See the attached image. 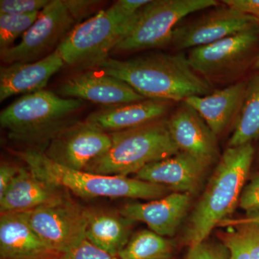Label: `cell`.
<instances>
[{"label": "cell", "mask_w": 259, "mask_h": 259, "mask_svg": "<svg viewBox=\"0 0 259 259\" xmlns=\"http://www.w3.org/2000/svg\"><path fill=\"white\" fill-rule=\"evenodd\" d=\"M167 125L180 151L193 156L208 168L219 161L217 136L188 104L181 102L167 119Z\"/></svg>", "instance_id": "obj_13"}, {"label": "cell", "mask_w": 259, "mask_h": 259, "mask_svg": "<svg viewBox=\"0 0 259 259\" xmlns=\"http://www.w3.org/2000/svg\"><path fill=\"white\" fill-rule=\"evenodd\" d=\"M185 259H231V257L222 242L207 239L190 248Z\"/></svg>", "instance_id": "obj_27"}, {"label": "cell", "mask_w": 259, "mask_h": 259, "mask_svg": "<svg viewBox=\"0 0 259 259\" xmlns=\"http://www.w3.org/2000/svg\"><path fill=\"white\" fill-rule=\"evenodd\" d=\"M175 243L151 230H142L131 237L117 255L119 259H171Z\"/></svg>", "instance_id": "obj_25"}, {"label": "cell", "mask_w": 259, "mask_h": 259, "mask_svg": "<svg viewBox=\"0 0 259 259\" xmlns=\"http://www.w3.org/2000/svg\"><path fill=\"white\" fill-rule=\"evenodd\" d=\"M238 204L248 216L259 213V172L243 187Z\"/></svg>", "instance_id": "obj_30"}, {"label": "cell", "mask_w": 259, "mask_h": 259, "mask_svg": "<svg viewBox=\"0 0 259 259\" xmlns=\"http://www.w3.org/2000/svg\"><path fill=\"white\" fill-rule=\"evenodd\" d=\"M219 4L216 0H151L135 14L113 51L135 53L168 47L184 19Z\"/></svg>", "instance_id": "obj_7"}, {"label": "cell", "mask_w": 259, "mask_h": 259, "mask_svg": "<svg viewBox=\"0 0 259 259\" xmlns=\"http://www.w3.org/2000/svg\"><path fill=\"white\" fill-rule=\"evenodd\" d=\"M25 213L35 233L59 255L86 239L88 222L84 208L71 198Z\"/></svg>", "instance_id": "obj_11"}, {"label": "cell", "mask_w": 259, "mask_h": 259, "mask_svg": "<svg viewBox=\"0 0 259 259\" xmlns=\"http://www.w3.org/2000/svg\"><path fill=\"white\" fill-rule=\"evenodd\" d=\"M79 20L67 0H52L40 12L20 44L0 51L1 61L8 65L44 59L58 49Z\"/></svg>", "instance_id": "obj_9"}, {"label": "cell", "mask_w": 259, "mask_h": 259, "mask_svg": "<svg viewBox=\"0 0 259 259\" xmlns=\"http://www.w3.org/2000/svg\"><path fill=\"white\" fill-rule=\"evenodd\" d=\"M110 135L112 144L108 151L93 160L84 171L128 177L150 163L180 152L171 139L166 118Z\"/></svg>", "instance_id": "obj_6"}, {"label": "cell", "mask_w": 259, "mask_h": 259, "mask_svg": "<svg viewBox=\"0 0 259 259\" xmlns=\"http://www.w3.org/2000/svg\"><path fill=\"white\" fill-rule=\"evenodd\" d=\"M69 191L46 182L28 168L20 171L3 197H0V214L26 212L64 202L70 198Z\"/></svg>", "instance_id": "obj_16"}, {"label": "cell", "mask_w": 259, "mask_h": 259, "mask_svg": "<svg viewBox=\"0 0 259 259\" xmlns=\"http://www.w3.org/2000/svg\"><path fill=\"white\" fill-rule=\"evenodd\" d=\"M255 26L259 24L253 17L222 3L192 20L182 22L174 30L170 46L180 52L191 50Z\"/></svg>", "instance_id": "obj_10"}, {"label": "cell", "mask_w": 259, "mask_h": 259, "mask_svg": "<svg viewBox=\"0 0 259 259\" xmlns=\"http://www.w3.org/2000/svg\"><path fill=\"white\" fill-rule=\"evenodd\" d=\"M20 168V166L13 163L2 162L0 165V197H3L11 185Z\"/></svg>", "instance_id": "obj_32"}, {"label": "cell", "mask_w": 259, "mask_h": 259, "mask_svg": "<svg viewBox=\"0 0 259 259\" xmlns=\"http://www.w3.org/2000/svg\"><path fill=\"white\" fill-rule=\"evenodd\" d=\"M97 68L125 81L146 99L181 102L212 92V85L194 71L182 51L151 53L126 60L108 58Z\"/></svg>", "instance_id": "obj_1"}, {"label": "cell", "mask_w": 259, "mask_h": 259, "mask_svg": "<svg viewBox=\"0 0 259 259\" xmlns=\"http://www.w3.org/2000/svg\"><path fill=\"white\" fill-rule=\"evenodd\" d=\"M40 12L27 15H0V51L13 47L36 21Z\"/></svg>", "instance_id": "obj_26"}, {"label": "cell", "mask_w": 259, "mask_h": 259, "mask_svg": "<svg viewBox=\"0 0 259 259\" xmlns=\"http://www.w3.org/2000/svg\"><path fill=\"white\" fill-rule=\"evenodd\" d=\"M208 167L193 156L180 151L175 156L150 163L135 178L166 187L170 191L192 195L203 182Z\"/></svg>", "instance_id": "obj_15"}, {"label": "cell", "mask_w": 259, "mask_h": 259, "mask_svg": "<svg viewBox=\"0 0 259 259\" xmlns=\"http://www.w3.org/2000/svg\"><path fill=\"white\" fill-rule=\"evenodd\" d=\"M65 65L59 51L35 62H17L0 68V102L44 90L51 76Z\"/></svg>", "instance_id": "obj_19"}, {"label": "cell", "mask_w": 259, "mask_h": 259, "mask_svg": "<svg viewBox=\"0 0 259 259\" xmlns=\"http://www.w3.org/2000/svg\"><path fill=\"white\" fill-rule=\"evenodd\" d=\"M111 144L110 134L86 120L77 121L54 136L44 153L61 166L84 171L93 160L108 151Z\"/></svg>", "instance_id": "obj_12"}, {"label": "cell", "mask_w": 259, "mask_h": 259, "mask_svg": "<svg viewBox=\"0 0 259 259\" xmlns=\"http://www.w3.org/2000/svg\"><path fill=\"white\" fill-rule=\"evenodd\" d=\"M258 163H259V153H258Z\"/></svg>", "instance_id": "obj_36"}, {"label": "cell", "mask_w": 259, "mask_h": 259, "mask_svg": "<svg viewBox=\"0 0 259 259\" xmlns=\"http://www.w3.org/2000/svg\"><path fill=\"white\" fill-rule=\"evenodd\" d=\"M86 239L100 249L117 256L131 238L134 221L124 217L120 211L87 207L84 208Z\"/></svg>", "instance_id": "obj_22"}, {"label": "cell", "mask_w": 259, "mask_h": 259, "mask_svg": "<svg viewBox=\"0 0 259 259\" xmlns=\"http://www.w3.org/2000/svg\"><path fill=\"white\" fill-rule=\"evenodd\" d=\"M64 98L79 99L104 107L146 100L127 83L105 71L85 70L65 80L57 90Z\"/></svg>", "instance_id": "obj_14"}, {"label": "cell", "mask_w": 259, "mask_h": 259, "mask_svg": "<svg viewBox=\"0 0 259 259\" xmlns=\"http://www.w3.org/2000/svg\"><path fill=\"white\" fill-rule=\"evenodd\" d=\"M59 255L35 233L29 223L26 213H1V259H40Z\"/></svg>", "instance_id": "obj_20"}, {"label": "cell", "mask_w": 259, "mask_h": 259, "mask_svg": "<svg viewBox=\"0 0 259 259\" xmlns=\"http://www.w3.org/2000/svg\"><path fill=\"white\" fill-rule=\"evenodd\" d=\"M246 86L247 79L239 80L208 95L189 97L184 102L198 112L218 137L234 120L236 122L243 105Z\"/></svg>", "instance_id": "obj_21"}, {"label": "cell", "mask_w": 259, "mask_h": 259, "mask_svg": "<svg viewBox=\"0 0 259 259\" xmlns=\"http://www.w3.org/2000/svg\"><path fill=\"white\" fill-rule=\"evenodd\" d=\"M13 153L36 176L81 198L123 197L153 200L162 198L171 192L163 186L136 178L98 175L66 168L51 161L44 151L32 148Z\"/></svg>", "instance_id": "obj_3"}, {"label": "cell", "mask_w": 259, "mask_h": 259, "mask_svg": "<svg viewBox=\"0 0 259 259\" xmlns=\"http://www.w3.org/2000/svg\"><path fill=\"white\" fill-rule=\"evenodd\" d=\"M59 259H119L105 250L95 246L88 240L76 245L72 249L59 255Z\"/></svg>", "instance_id": "obj_29"}, {"label": "cell", "mask_w": 259, "mask_h": 259, "mask_svg": "<svg viewBox=\"0 0 259 259\" xmlns=\"http://www.w3.org/2000/svg\"><path fill=\"white\" fill-rule=\"evenodd\" d=\"M192 195L173 192L146 203H130L120 209L124 217L146 223L151 231L163 237L175 236L190 209Z\"/></svg>", "instance_id": "obj_17"}, {"label": "cell", "mask_w": 259, "mask_h": 259, "mask_svg": "<svg viewBox=\"0 0 259 259\" xmlns=\"http://www.w3.org/2000/svg\"><path fill=\"white\" fill-rule=\"evenodd\" d=\"M148 0H119L77 24L58 47L64 64L78 70L97 67L108 59L135 14Z\"/></svg>", "instance_id": "obj_4"}, {"label": "cell", "mask_w": 259, "mask_h": 259, "mask_svg": "<svg viewBox=\"0 0 259 259\" xmlns=\"http://www.w3.org/2000/svg\"><path fill=\"white\" fill-rule=\"evenodd\" d=\"M247 221H252V222L259 223V213L253 214V215H249L248 217L244 218Z\"/></svg>", "instance_id": "obj_33"}, {"label": "cell", "mask_w": 259, "mask_h": 259, "mask_svg": "<svg viewBox=\"0 0 259 259\" xmlns=\"http://www.w3.org/2000/svg\"><path fill=\"white\" fill-rule=\"evenodd\" d=\"M222 3L253 17L259 24V0H223Z\"/></svg>", "instance_id": "obj_31"}, {"label": "cell", "mask_w": 259, "mask_h": 259, "mask_svg": "<svg viewBox=\"0 0 259 259\" xmlns=\"http://www.w3.org/2000/svg\"><path fill=\"white\" fill-rule=\"evenodd\" d=\"M235 124L228 147L251 144L259 139V72L247 79L243 105Z\"/></svg>", "instance_id": "obj_24"}, {"label": "cell", "mask_w": 259, "mask_h": 259, "mask_svg": "<svg viewBox=\"0 0 259 259\" xmlns=\"http://www.w3.org/2000/svg\"><path fill=\"white\" fill-rule=\"evenodd\" d=\"M173 102L146 99L142 101L103 107L86 118L107 134L135 128L165 118Z\"/></svg>", "instance_id": "obj_18"}, {"label": "cell", "mask_w": 259, "mask_h": 259, "mask_svg": "<svg viewBox=\"0 0 259 259\" xmlns=\"http://www.w3.org/2000/svg\"><path fill=\"white\" fill-rule=\"evenodd\" d=\"M218 226L228 228L219 237L231 259H259V223L228 218Z\"/></svg>", "instance_id": "obj_23"}, {"label": "cell", "mask_w": 259, "mask_h": 259, "mask_svg": "<svg viewBox=\"0 0 259 259\" xmlns=\"http://www.w3.org/2000/svg\"><path fill=\"white\" fill-rule=\"evenodd\" d=\"M254 153L248 144L228 147L223 153L186 227L183 241L190 248L207 240L212 230L234 212Z\"/></svg>", "instance_id": "obj_2"}, {"label": "cell", "mask_w": 259, "mask_h": 259, "mask_svg": "<svg viewBox=\"0 0 259 259\" xmlns=\"http://www.w3.org/2000/svg\"><path fill=\"white\" fill-rule=\"evenodd\" d=\"M59 256H55V257H51V258H40V259H59Z\"/></svg>", "instance_id": "obj_35"}, {"label": "cell", "mask_w": 259, "mask_h": 259, "mask_svg": "<svg viewBox=\"0 0 259 259\" xmlns=\"http://www.w3.org/2000/svg\"><path fill=\"white\" fill-rule=\"evenodd\" d=\"M50 0H1L0 15H27L40 12Z\"/></svg>", "instance_id": "obj_28"}, {"label": "cell", "mask_w": 259, "mask_h": 259, "mask_svg": "<svg viewBox=\"0 0 259 259\" xmlns=\"http://www.w3.org/2000/svg\"><path fill=\"white\" fill-rule=\"evenodd\" d=\"M253 69L256 71L257 72H259V55L257 57L256 60H255L254 64L253 66Z\"/></svg>", "instance_id": "obj_34"}, {"label": "cell", "mask_w": 259, "mask_h": 259, "mask_svg": "<svg viewBox=\"0 0 259 259\" xmlns=\"http://www.w3.org/2000/svg\"><path fill=\"white\" fill-rule=\"evenodd\" d=\"M83 105L79 99L64 98L50 90H40L24 95L5 108L0 113V125L15 142H49L77 122L74 115Z\"/></svg>", "instance_id": "obj_5"}, {"label": "cell", "mask_w": 259, "mask_h": 259, "mask_svg": "<svg viewBox=\"0 0 259 259\" xmlns=\"http://www.w3.org/2000/svg\"><path fill=\"white\" fill-rule=\"evenodd\" d=\"M259 26L189 51L191 67L211 85L236 82L259 55Z\"/></svg>", "instance_id": "obj_8"}]
</instances>
